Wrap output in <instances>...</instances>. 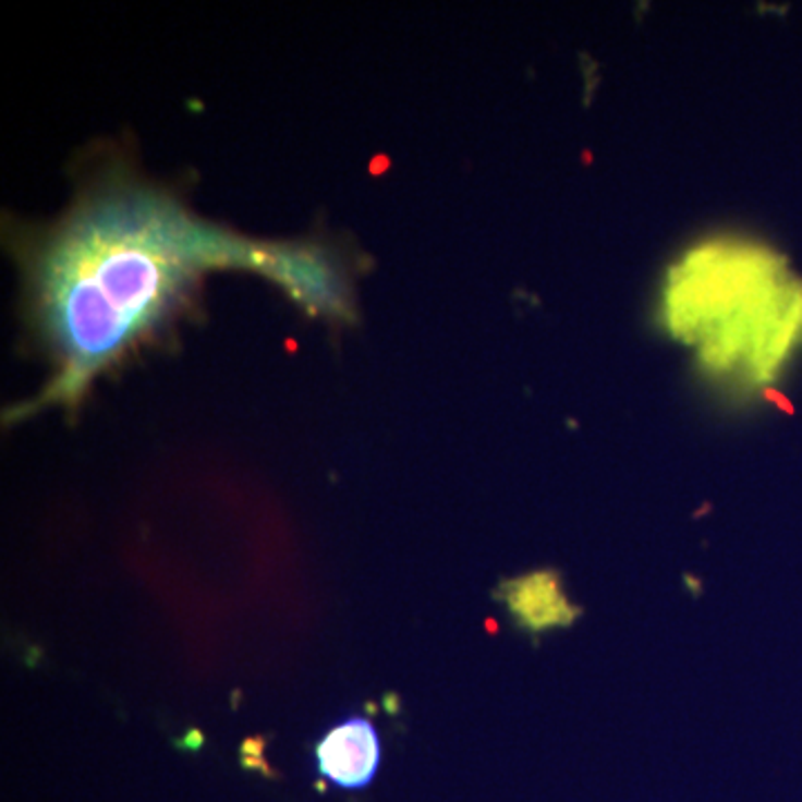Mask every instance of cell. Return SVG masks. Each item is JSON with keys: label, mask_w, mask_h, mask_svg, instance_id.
<instances>
[{"label": "cell", "mask_w": 802, "mask_h": 802, "mask_svg": "<svg viewBox=\"0 0 802 802\" xmlns=\"http://www.w3.org/2000/svg\"><path fill=\"white\" fill-rule=\"evenodd\" d=\"M219 268L259 272L328 321H348L355 313L353 288L332 247L247 239L198 219L161 187L112 174L85 190L32 247V311L57 370L42 394L12 417L54 404L78 406L98 373Z\"/></svg>", "instance_id": "obj_1"}, {"label": "cell", "mask_w": 802, "mask_h": 802, "mask_svg": "<svg viewBox=\"0 0 802 802\" xmlns=\"http://www.w3.org/2000/svg\"><path fill=\"white\" fill-rule=\"evenodd\" d=\"M663 319L705 370L765 381L798 339L802 296L765 250L718 241L669 270Z\"/></svg>", "instance_id": "obj_2"}, {"label": "cell", "mask_w": 802, "mask_h": 802, "mask_svg": "<svg viewBox=\"0 0 802 802\" xmlns=\"http://www.w3.org/2000/svg\"><path fill=\"white\" fill-rule=\"evenodd\" d=\"M317 771L339 789H366L381 763V740L366 718H348L332 727L315 749Z\"/></svg>", "instance_id": "obj_3"}, {"label": "cell", "mask_w": 802, "mask_h": 802, "mask_svg": "<svg viewBox=\"0 0 802 802\" xmlns=\"http://www.w3.org/2000/svg\"><path fill=\"white\" fill-rule=\"evenodd\" d=\"M497 597L531 635L554 627H571L582 616V609L564 595L560 573L550 569L507 580L497 588Z\"/></svg>", "instance_id": "obj_4"}]
</instances>
